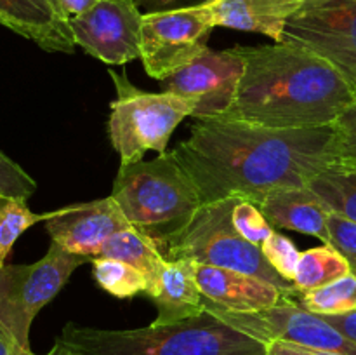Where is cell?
I'll return each instance as SVG.
<instances>
[{
	"label": "cell",
	"instance_id": "6da1fadb",
	"mask_svg": "<svg viewBox=\"0 0 356 355\" xmlns=\"http://www.w3.org/2000/svg\"><path fill=\"white\" fill-rule=\"evenodd\" d=\"M195 181L202 204L228 197L259 202L278 188L308 187L337 162L334 124L280 129L238 120H197L172 150Z\"/></svg>",
	"mask_w": 356,
	"mask_h": 355
},
{
	"label": "cell",
	"instance_id": "7a4b0ae2",
	"mask_svg": "<svg viewBox=\"0 0 356 355\" xmlns=\"http://www.w3.org/2000/svg\"><path fill=\"white\" fill-rule=\"evenodd\" d=\"M243 77L219 120L280 129L330 125L355 101L348 80L320 56L291 44L235 45Z\"/></svg>",
	"mask_w": 356,
	"mask_h": 355
},
{
	"label": "cell",
	"instance_id": "3957f363",
	"mask_svg": "<svg viewBox=\"0 0 356 355\" xmlns=\"http://www.w3.org/2000/svg\"><path fill=\"white\" fill-rule=\"evenodd\" d=\"M56 345L66 355H266V343L205 308L176 324L110 331L66 324Z\"/></svg>",
	"mask_w": 356,
	"mask_h": 355
},
{
	"label": "cell",
	"instance_id": "277c9868",
	"mask_svg": "<svg viewBox=\"0 0 356 355\" xmlns=\"http://www.w3.org/2000/svg\"><path fill=\"white\" fill-rule=\"evenodd\" d=\"M110 197L131 226L155 240L160 251L204 205L197 184L172 150L148 162L120 166Z\"/></svg>",
	"mask_w": 356,
	"mask_h": 355
},
{
	"label": "cell",
	"instance_id": "5b68a950",
	"mask_svg": "<svg viewBox=\"0 0 356 355\" xmlns=\"http://www.w3.org/2000/svg\"><path fill=\"white\" fill-rule=\"evenodd\" d=\"M235 198L202 205L190 225L162 247L165 260H191L198 265L242 271L298 298L296 285L270 267L261 247L250 244L235 230L232 221Z\"/></svg>",
	"mask_w": 356,
	"mask_h": 355
},
{
	"label": "cell",
	"instance_id": "8992f818",
	"mask_svg": "<svg viewBox=\"0 0 356 355\" xmlns=\"http://www.w3.org/2000/svg\"><path fill=\"white\" fill-rule=\"evenodd\" d=\"M117 89L108 118L111 146L120 155V166L143 160L146 152L165 153L177 125L191 117L195 101L172 93H146L132 86L127 73L108 70Z\"/></svg>",
	"mask_w": 356,
	"mask_h": 355
},
{
	"label": "cell",
	"instance_id": "52a82bcc",
	"mask_svg": "<svg viewBox=\"0 0 356 355\" xmlns=\"http://www.w3.org/2000/svg\"><path fill=\"white\" fill-rule=\"evenodd\" d=\"M86 263H90V258L51 242L45 256L35 263L0 267V326L19 347L31 350L33 319L58 296L73 271Z\"/></svg>",
	"mask_w": 356,
	"mask_h": 355
},
{
	"label": "cell",
	"instance_id": "ba28073f",
	"mask_svg": "<svg viewBox=\"0 0 356 355\" xmlns=\"http://www.w3.org/2000/svg\"><path fill=\"white\" fill-rule=\"evenodd\" d=\"M282 42L325 59L356 94V0L302 3L285 23Z\"/></svg>",
	"mask_w": 356,
	"mask_h": 355
},
{
	"label": "cell",
	"instance_id": "9c48e42d",
	"mask_svg": "<svg viewBox=\"0 0 356 355\" xmlns=\"http://www.w3.org/2000/svg\"><path fill=\"white\" fill-rule=\"evenodd\" d=\"M205 308L226 324L263 343L278 340L316 350L356 355V341L344 336L325 317L316 315L299 305L298 299L257 312H229L205 299Z\"/></svg>",
	"mask_w": 356,
	"mask_h": 355
},
{
	"label": "cell",
	"instance_id": "30bf717a",
	"mask_svg": "<svg viewBox=\"0 0 356 355\" xmlns=\"http://www.w3.org/2000/svg\"><path fill=\"white\" fill-rule=\"evenodd\" d=\"M214 28L207 3L143 14L141 61L146 73L162 80L186 66L207 51Z\"/></svg>",
	"mask_w": 356,
	"mask_h": 355
},
{
	"label": "cell",
	"instance_id": "8fae6325",
	"mask_svg": "<svg viewBox=\"0 0 356 355\" xmlns=\"http://www.w3.org/2000/svg\"><path fill=\"white\" fill-rule=\"evenodd\" d=\"M143 14L136 0H94L86 13L70 17L75 44L106 65L141 58Z\"/></svg>",
	"mask_w": 356,
	"mask_h": 355
},
{
	"label": "cell",
	"instance_id": "7c38bea8",
	"mask_svg": "<svg viewBox=\"0 0 356 355\" xmlns=\"http://www.w3.org/2000/svg\"><path fill=\"white\" fill-rule=\"evenodd\" d=\"M243 61L235 49H207L183 68L160 80L163 93L195 101L191 117L197 120L218 118L228 110L238 93Z\"/></svg>",
	"mask_w": 356,
	"mask_h": 355
},
{
	"label": "cell",
	"instance_id": "4fadbf2b",
	"mask_svg": "<svg viewBox=\"0 0 356 355\" xmlns=\"http://www.w3.org/2000/svg\"><path fill=\"white\" fill-rule=\"evenodd\" d=\"M44 223L52 242L90 260L99 256L104 244L118 230L131 226L111 197L66 205L52 211L51 218Z\"/></svg>",
	"mask_w": 356,
	"mask_h": 355
},
{
	"label": "cell",
	"instance_id": "5bb4252c",
	"mask_svg": "<svg viewBox=\"0 0 356 355\" xmlns=\"http://www.w3.org/2000/svg\"><path fill=\"white\" fill-rule=\"evenodd\" d=\"M0 24L47 52H75L70 17L58 0H0Z\"/></svg>",
	"mask_w": 356,
	"mask_h": 355
},
{
	"label": "cell",
	"instance_id": "9a60e30c",
	"mask_svg": "<svg viewBox=\"0 0 356 355\" xmlns=\"http://www.w3.org/2000/svg\"><path fill=\"white\" fill-rule=\"evenodd\" d=\"M195 274L204 298L229 312H257L296 299L263 278L242 271L197 263Z\"/></svg>",
	"mask_w": 356,
	"mask_h": 355
},
{
	"label": "cell",
	"instance_id": "2e32d148",
	"mask_svg": "<svg viewBox=\"0 0 356 355\" xmlns=\"http://www.w3.org/2000/svg\"><path fill=\"white\" fill-rule=\"evenodd\" d=\"M259 209L275 228L294 230L318 237L330 244V209L309 187L278 188L257 202Z\"/></svg>",
	"mask_w": 356,
	"mask_h": 355
},
{
	"label": "cell",
	"instance_id": "e0dca14e",
	"mask_svg": "<svg viewBox=\"0 0 356 355\" xmlns=\"http://www.w3.org/2000/svg\"><path fill=\"white\" fill-rule=\"evenodd\" d=\"M301 6L298 0H211L207 9L214 26L263 33L280 44L285 23Z\"/></svg>",
	"mask_w": 356,
	"mask_h": 355
},
{
	"label": "cell",
	"instance_id": "ac0fdd59",
	"mask_svg": "<svg viewBox=\"0 0 356 355\" xmlns=\"http://www.w3.org/2000/svg\"><path fill=\"white\" fill-rule=\"evenodd\" d=\"M195 265L191 260H167L159 291L149 298L156 308L155 324H176L204 312L205 298L198 287Z\"/></svg>",
	"mask_w": 356,
	"mask_h": 355
},
{
	"label": "cell",
	"instance_id": "d6986e66",
	"mask_svg": "<svg viewBox=\"0 0 356 355\" xmlns=\"http://www.w3.org/2000/svg\"><path fill=\"white\" fill-rule=\"evenodd\" d=\"M99 256L124 261L141 271L146 278L145 294L148 298H152L159 291L160 277H162L167 260L155 240L138 232L134 226L118 230L113 237H110Z\"/></svg>",
	"mask_w": 356,
	"mask_h": 355
},
{
	"label": "cell",
	"instance_id": "ffe728a7",
	"mask_svg": "<svg viewBox=\"0 0 356 355\" xmlns=\"http://www.w3.org/2000/svg\"><path fill=\"white\" fill-rule=\"evenodd\" d=\"M348 274H351V268L346 258L334 246L323 244V246L312 247L301 254L294 285L299 292H306L330 284Z\"/></svg>",
	"mask_w": 356,
	"mask_h": 355
},
{
	"label": "cell",
	"instance_id": "44dd1931",
	"mask_svg": "<svg viewBox=\"0 0 356 355\" xmlns=\"http://www.w3.org/2000/svg\"><path fill=\"white\" fill-rule=\"evenodd\" d=\"M308 187L330 211L356 221V166L332 164L316 174Z\"/></svg>",
	"mask_w": 356,
	"mask_h": 355
},
{
	"label": "cell",
	"instance_id": "7402d4cb",
	"mask_svg": "<svg viewBox=\"0 0 356 355\" xmlns=\"http://www.w3.org/2000/svg\"><path fill=\"white\" fill-rule=\"evenodd\" d=\"M299 305L316 315H346L356 312V275L348 274L318 289L299 292Z\"/></svg>",
	"mask_w": 356,
	"mask_h": 355
},
{
	"label": "cell",
	"instance_id": "603a6c76",
	"mask_svg": "<svg viewBox=\"0 0 356 355\" xmlns=\"http://www.w3.org/2000/svg\"><path fill=\"white\" fill-rule=\"evenodd\" d=\"M94 281L115 298H132L146 292L145 275L124 261L96 256L90 260Z\"/></svg>",
	"mask_w": 356,
	"mask_h": 355
},
{
	"label": "cell",
	"instance_id": "cb8c5ba5",
	"mask_svg": "<svg viewBox=\"0 0 356 355\" xmlns=\"http://www.w3.org/2000/svg\"><path fill=\"white\" fill-rule=\"evenodd\" d=\"M49 218H51V212L37 214L28 207L24 198L0 195V267L6 265L7 256L23 233L30 226L47 221Z\"/></svg>",
	"mask_w": 356,
	"mask_h": 355
},
{
	"label": "cell",
	"instance_id": "d4e9b609",
	"mask_svg": "<svg viewBox=\"0 0 356 355\" xmlns=\"http://www.w3.org/2000/svg\"><path fill=\"white\" fill-rule=\"evenodd\" d=\"M232 221L236 232L254 246H263L264 240L275 232L273 226L263 214L259 205L249 198H235L232 211Z\"/></svg>",
	"mask_w": 356,
	"mask_h": 355
},
{
	"label": "cell",
	"instance_id": "484cf974",
	"mask_svg": "<svg viewBox=\"0 0 356 355\" xmlns=\"http://www.w3.org/2000/svg\"><path fill=\"white\" fill-rule=\"evenodd\" d=\"M261 251H263L270 267L275 271H278L285 281L294 284L296 271H298L299 260H301V253L298 251L296 244L289 237L273 232L264 240Z\"/></svg>",
	"mask_w": 356,
	"mask_h": 355
},
{
	"label": "cell",
	"instance_id": "4316f807",
	"mask_svg": "<svg viewBox=\"0 0 356 355\" xmlns=\"http://www.w3.org/2000/svg\"><path fill=\"white\" fill-rule=\"evenodd\" d=\"M37 191L33 178L13 159L0 152V195L13 198H28Z\"/></svg>",
	"mask_w": 356,
	"mask_h": 355
},
{
	"label": "cell",
	"instance_id": "83f0119b",
	"mask_svg": "<svg viewBox=\"0 0 356 355\" xmlns=\"http://www.w3.org/2000/svg\"><path fill=\"white\" fill-rule=\"evenodd\" d=\"M337 134V162L356 166V97L334 122Z\"/></svg>",
	"mask_w": 356,
	"mask_h": 355
},
{
	"label": "cell",
	"instance_id": "f1b7e54d",
	"mask_svg": "<svg viewBox=\"0 0 356 355\" xmlns=\"http://www.w3.org/2000/svg\"><path fill=\"white\" fill-rule=\"evenodd\" d=\"M330 246L336 247L350 263L351 274L356 275V221L330 212L329 218Z\"/></svg>",
	"mask_w": 356,
	"mask_h": 355
},
{
	"label": "cell",
	"instance_id": "f546056e",
	"mask_svg": "<svg viewBox=\"0 0 356 355\" xmlns=\"http://www.w3.org/2000/svg\"><path fill=\"white\" fill-rule=\"evenodd\" d=\"M266 355H344L337 352L329 350H316V348L301 347V345L287 343V341H268L266 343Z\"/></svg>",
	"mask_w": 356,
	"mask_h": 355
},
{
	"label": "cell",
	"instance_id": "4dcf8cb0",
	"mask_svg": "<svg viewBox=\"0 0 356 355\" xmlns=\"http://www.w3.org/2000/svg\"><path fill=\"white\" fill-rule=\"evenodd\" d=\"M211 0H138V6L148 9V13H160V10L183 9V7H195L209 3Z\"/></svg>",
	"mask_w": 356,
	"mask_h": 355
},
{
	"label": "cell",
	"instance_id": "1f68e13d",
	"mask_svg": "<svg viewBox=\"0 0 356 355\" xmlns=\"http://www.w3.org/2000/svg\"><path fill=\"white\" fill-rule=\"evenodd\" d=\"M334 327L341 331L344 336L356 341V312L346 313V315H329L325 317Z\"/></svg>",
	"mask_w": 356,
	"mask_h": 355
},
{
	"label": "cell",
	"instance_id": "d6a6232c",
	"mask_svg": "<svg viewBox=\"0 0 356 355\" xmlns=\"http://www.w3.org/2000/svg\"><path fill=\"white\" fill-rule=\"evenodd\" d=\"M0 355H37L31 350H24L16 343L13 336L0 326Z\"/></svg>",
	"mask_w": 356,
	"mask_h": 355
},
{
	"label": "cell",
	"instance_id": "836d02e7",
	"mask_svg": "<svg viewBox=\"0 0 356 355\" xmlns=\"http://www.w3.org/2000/svg\"><path fill=\"white\" fill-rule=\"evenodd\" d=\"M58 3L61 6V9L65 10L66 16L73 17L86 13V10L92 6L94 0H58Z\"/></svg>",
	"mask_w": 356,
	"mask_h": 355
},
{
	"label": "cell",
	"instance_id": "e575fe53",
	"mask_svg": "<svg viewBox=\"0 0 356 355\" xmlns=\"http://www.w3.org/2000/svg\"><path fill=\"white\" fill-rule=\"evenodd\" d=\"M45 355H66V354H65V352L61 350V348L58 347V345L54 343V347L51 348V352H47V354H45Z\"/></svg>",
	"mask_w": 356,
	"mask_h": 355
},
{
	"label": "cell",
	"instance_id": "d590c367",
	"mask_svg": "<svg viewBox=\"0 0 356 355\" xmlns=\"http://www.w3.org/2000/svg\"><path fill=\"white\" fill-rule=\"evenodd\" d=\"M298 2H302V3H306V2H320V0H298Z\"/></svg>",
	"mask_w": 356,
	"mask_h": 355
}]
</instances>
